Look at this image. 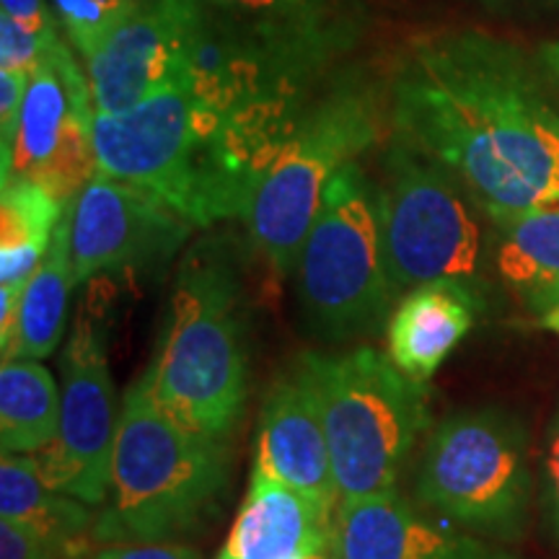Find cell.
Instances as JSON below:
<instances>
[{"label": "cell", "instance_id": "5b68a950", "mask_svg": "<svg viewBox=\"0 0 559 559\" xmlns=\"http://www.w3.org/2000/svg\"><path fill=\"white\" fill-rule=\"evenodd\" d=\"M381 128L383 91L360 70L332 73L311 94L241 218L272 270L290 275L330 181L373 148Z\"/></svg>", "mask_w": 559, "mask_h": 559}, {"label": "cell", "instance_id": "d4e9b609", "mask_svg": "<svg viewBox=\"0 0 559 559\" xmlns=\"http://www.w3.org/2000/svg\"><path fill=\"white\" fill-rule=\"evenodd\" d=\"M47 52L52 50H47L39 37H34L9 16H0V70H19V73L32 75Z\"/></svg>", "mask_w": 559, "mask_h": 559}, {"label": "cell", "instance_id": "4dcf8cb0", "mask_svg": "<svg viewBox=\"0 0 559 559\" xmlns=\"http://www.w3.org/2000/svg\"><path fill=\"white\" fill-rule=\"evenodd\" d=\"M542 60L559 79V41H549V45L542 47Z\"/></svg>", "mask_w": 559, "mask_h": 559}, {"label": "cell", "instance_id": "ba28073f", "mask_svg": "<svg viewBox=\"0 0 559 559\" xmlns=\"http://www.w3.org/2000/svg\"><path fill=\"white\" fill-rule=\"evenodd\" d=\"M391 280L407 293L432 280L477 285L495 257V228L449 169L391 135L379 181Z\"/></svg>", "mask_w": 559, "mask_h": 559}, {"label": "cell", "instance_id": "d6986e66", "mask_svg": "<svg viewBox=\"0 0 559 559\" xmlns=\"http://www.w3.org/2000/svg\"><path fill=\"white\" fill-rule=\"evenodd\" d=\"M68 202L32 179L0 181V342L9 337L26 285L45 262Z\"/></svg>", "mask_w": 559, "mask_h": 559}, {"label": "cell", "instance_id": "8992f818", "mask_svg": "<svg viewBox=\"0 0 559 559\" xmlns=\"http://www.w3.org/2000/svg\"><path fill=\"white\" fill-rule=\"evenodd\" d=\"M317 389L340 502L396 489L428 428V383L407 379L376 347L300 355Z\"/></svg>", "mask_w": 559, "mask_h": 559}, {"label": "cell", "instance_id": "9a60e30c", "mask_svg": "<svg viewBox=\"0 0 559 559\" xmlns=\"http://www.w3.org/2000/svg\"><path fill=\"white\" fill-rule=\"evenodd\" d=\"M254 469L304 495L334 523L340 508L332 451L313 381L300 362L272 383L262 404Z\"/></svg>", "mask_w": 559, "mask_h": 559}, {"label": "cell", "instance_id": "9c48e42d", "mask_svg": "<svg viewBox=\"0 0 559 559\" xmlns=\"http://www.w3.org/2000/svg\"><path fill=\"white\" fill-rule=\"evenodd\" d=\"M415 498L453 526L492 542L521 539L528 523V432L498 407L464 409L430 432Z\"/></svg>", "mask_w": 559, "mask_h": 559}, {"label": "cell", "instance_id": "3957f363", "mask_svg": "<svg viewBox=\"0 0 559 559\" xmlns=\"http://www.w3.org/2000/svg\"><path fill=\"white\" fill-rule=\"evenodd\" d=\"M241 270L226 241L205 239L179 264L156 358L143 379L160 407L190 428L226 438L249 396Z\"/></svg>", "mask_w": 559, "mask_h": 559}, {"label": "cell", "instance_id": "7a4b0ae2", "mask_svg": "<svg viewBox=\"0 0 559 559\" xmlns=\"http://www.w3.org/2000/svg\"><path fill=\"white\" fill-rule=\"evenodd\" d=\"M306 107V104H304ZM300 111H234L187 70L122 115L94 117L96 171L156 194L194 228L243 218Z\"/></svg>", "mask_w": 559, "mask_h": 559}, {"label": "cell", "instance_id": "d6a6232c", "mask_svg": "<svg viewBox=\"0 0 559 559\" xmlns=\"http://www.w3.org/2000/svg\"><path fill=\"white\" fill-rule=\"evenodd\" d=\"M485 3H510V0H485Z\"/></svg>", "mask_w": 559, "mask_h": 559}, {"label": "cell", "instance_id": "44dd1931", "mask_svg": "<svg viewBox=\"0 0 559 559\" xmlns=\"http://www.w3.org/2000/svg\"><path fill=\"white\" fill-rule=\"evenodd\" d=\"M492 264L502 283L531 311L559 306V205L531 207L492 218Z\"/></svg>", "mask_w": 559, "mask_h": 559}, {"label": "cell", "instance_id": "4316f807", "mask_svg": "<svg viewBox=\"0 0 559 559\" xmlns=\"http://www.w3.org/2000/svg\"><path fill=\"white\" fill-rule=\"evenodd\" d=\"M29 79V73H19V70H0V160L11 156Z\"/></svg>", "mask_w": 559, "mask_h": 559}, {"label": "cell", "instance_id": "ffe728a7", "mask_svg": "<svg viewBox=\"0 0 559 559\" xmlns=\"http://www.w3.org/2000/svg\"><path fill=\"white\" fill-rule=\"evenodd\" d=\"M0 521L34 531L66 559L91 557L94 510L47 485L37 461L26 453H3L0 461Z\"/></svg>", "mask_w": 559, "mask_h": 559}, {"label": "cell", "instance_id": "ac0fdd59", "mask_svg": "<svg viewBox=\"0 0 559 559\" xmlns=\"http://www.w3.org/2000/svg\"><path fill=\"white\" fill-rule=\"evenodd\" d=\"M332 526L296 489L251 469L247 498L218 559H326Z\"/></svg>", "mask_w": 559, "mask_h": 559}, {"label": "cell", "instance_id": "7402d4cb", "mask_svg": "<svg viewBox=\"0 0 559 559\" xmlns=\"http://www.w3.org/2000/svg\"><path fill=\"white\" fill-rule=\"evenodd\" d=\"M70 205V202H68ZM75 288L70 264V215L66 210L55 230L45 262L34 272L21 296L16 321L9 337L0 342L5 358L45 360L60 347L68 326L70 293Z\"/></svg>", "mask_w": 559, "mask_h": 559}, {"label": "cell", "instance_id": "30bf717a", "mask_svg": "<svg viewBox=\"0 0 559 559\" xmlns=\"http://www.w3.org/2000/svg\"><path fill=\"white\" fill-rule=\"evenodd\" d=\"M215 37L264 81L309 96L360 45L373 0H190Z\"/></svg>", "mask_w": 559, "mask_h": 559}, {"label": "cell", "instance_id": "1f68e13d", "mask_svg": "<svg viewBox=\"0 0 559 559\" xmlns=\"http://www.w3.org/2000/svg\"><path fill=\"white\" fill-rule=\"evenodd\" d=\"M539 321H542V326H547V330H551L559 337V306L547 313H542Z\"/></svg>", "mask_w": 559, "mask_h": 559}, {"label": "cell", "instance_id": "484cf974", "mask_svg": "<svg viewBox=\"0 0 559 559\" xmlns=\"http://www.w3.org/2000/svg\"><path fill=\"white\" fill-rule=\"evenodd\" d=\"M0 16H9L34 37H39L47 50H55L62 41H68L62 37L50 0H0Z\"/></svg>", "mask_w": 559, "mask_h": 559}, {"label": "cell", "instance_id": "cb8c5ba5", "mask_svg": "<svg viewBox=\"0 0 559 559\" xmlns=\"http://www.w3.org/2000/svg\"><path fill=\"white\" fill-rule=\"evenodd\" d=\"M145 3L148 0H50L62 37L81 60Z\"/></svg>", "mask_w": 559, "mask_h": 559}, {"label": "cell", "instance_id": "6da1fadb", "mask_svg": "<svg viewBox=\"0 0 559 559\" xmlns=\"http://www.w3.org/2000/svg\"><path fill=\"white\" fill-rule=\"evenodd\" d=\"M396 138L449 169L492 218L559 205V107L526 55L492 34H425L389 83Z\"/></svg>", "mask_w": 559, "mask_h": 559}, {"label": "cell", "instance_id": "83f0119b", "mask_svg": "<svg viewBox=\"0 0 559 559\" xmlns=\"http://www.w3.org/2000/svg\"><path fill=\"white\" fill-rule=\"evenodd\" d=\"M88 559H202V555L181 542H117L102 544Z\"/></svg>", "mask_w": 559, "mask_h": 559}, {"label": "cell", "instance_id": "52a82bcc", "mask_svg": "<svg viewBox=\"0 0 559 559\" xmlns=\"http://www.w3.org/2000/svg\"><path fill=\"white\" fill-rule=\"evenodd\" d=\"M293 270L304 324L319 340L337 345L389 319L400 293L383 241L379 185L360 160L330 181Z\"/></svg>", "mask_w": 559, "mask_h": 559}, {"label": "cell", "instance_id": "603a6c76", "mask_svg": "<svg viewBox=\"0 0 559 559\" xmlns=\"http://www.w3.org/2000/svg\"><path fill=\"white\" fill-rule=\"evenodd\" d=\"M60 428V379L32 358H5L0 366V449L37 453Z\"/></svg>", "mask_w": 559, "mask_h": 559}, {"label": "cell", "instance_id": "7c38bea8", "mask_svg": "<svg viewBox=\"0 0 559 559\" xmlns=\"http://www.w3.org/2000/svg\"><path fill=\"white\" fill-rule=\"evenodd\" d=\"M73 52L66 41L41 58L26 88L11 156L0 160V181L32 179L62 202L96 174L94 96Z\"/></svg>", "mask_w": 559, "mask_h": 559}, {"label": "cell", "instance_id": "f1b7e54d", "mask_svg": "<svg viewBox=\"0 0 559 559\" xmlns=\"http://www.w3.org/2000/svg\"><path fill=\"white\" fill-rule=\"evenodd\" d=\"M0 559H66V555L34 531L0 521Z\"/></svg>", "mask_w": 559, "mask_h": 559}, {"label": "cell", "instance_id": "4fadbf2b", "mask_svg": "<svg viewBox=\"0 0 559 559\" xmlns=\"http://www.w3.org/2000/svg\"><path fill=\"white\" fill-rule=\"evenodd\" d=\"M68 215L75 285L107 272L164 267L194 228L156 194L102 171L70 200Z\"/></svg>", "mask_w": 559, "mask_h": 559}, {"label": "cell", "instance_id": "f546056e", "mask_svg": "<svg viewBox=\"0 0 559 559\" xmlns=\"http://www.w3.org/2000/svg\"><path fill=\"white\" fill-rule=\"evenodd\" d=\"M544 510L551 536L559 542V419L549 436L547 456H544Z\"/></svg>", "mask_w": 559, "mask_h": 559}, {"label": "cell", "instance_id": "e0dca14e", "mask_svg": "<svg viewBox=\"0 0 559 559\" xmlns=\"http://www.w3.org/2000/svg\"><path fill=\"white\" fill-rule=\"evenodd\" d=\"M481 293L464 280H432L402 293L386 319V355L404 376L428 383L472 332Z\"/></svg>", "mask_w": 559, "mask_h": 559}, {"label": "cell", "instance_id": "2e32d148", "mask_svg": "<svg viewBox=\"0 0 559 559\" xmlns=\"http://www.w3.org/2000/svg\"><path fill=\"white\" fill-rule=\"evenodd\" d=\"M326 559H515L492 539L423 513L396 489L340 502Z\"/></svg>", "mask_w": 559, "mask_h": 559}, {"label": "cell", "instance_id": "8fae6325", "mask_svg": "<svg viewBox=\"0 0 559 559\" xmlns=\"http://www.w3.org/2000/svg\"><path fill=\"white\" fill-rule=\"evenodd\" d=\"M120 412L107 337L94 317H81L60 355L58 436L47 449L32 453L47 485L102 508L109 492Z\"/></svg>", "mask_w": 559, "mask_h": 559}, {"label": "cell", "instance_id": "5bb4252c", "mask_svg": "<svg viewBox=\"0 0 559 559\" xmlns=\"http://www.w3.org/2000/svg\"><path fill=\"white\" fill-rule=\"evenodd\" d=\"M190 0H148L83 60L99 115H122L187 68Z\"/></svg>", "mask_w": 559, "mask_h": 559}, {"label": "cell", "instance_id": "277c9868", "mask_svg": "<svg viewBox=\"0 0 559 559\" xmlns=\"http://www.w3.org/2000/svg\"><path fill=\"white\" fill-rule=\"evenodd\" d=\"M226 438L179 423L153 400L148 381L124 391L109 492L94 542H177L210 521L228 489Z\"/></svg>", "mask_w": 559, "mask_h": 559}]
</instances>
